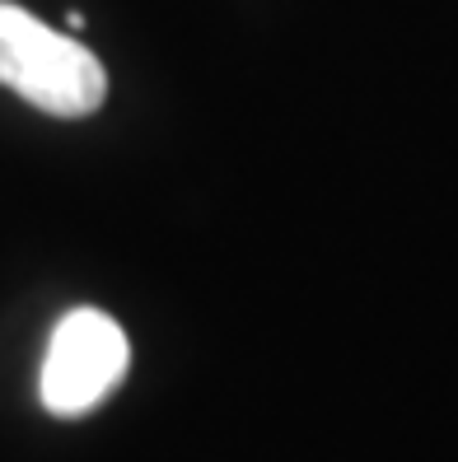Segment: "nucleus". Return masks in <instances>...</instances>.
Instances as JSON below:
<instances>
[{
    "label": "nucleus",
    "instance_id": "f257e3e1",
    "mask_svg": "<svg viewBox=\"0 0 458 462\" xmlns=\"http://www.w3.org/2000/svg\"><path fill=\"white\" fill-rule=\"evenodd\" d=\"M0 85L51 117H89L107 94V75L85 42L0 0Z\"/></svg>",
    "mask_w": 458,
    "mask_h": 462
},
{
    "label": "nucleus",
    "instance_id": "f03ea898",
    "mask_svg": "<svg viewBox=\"0 0 458 462\" xmlns=\"http://www.w3.org/2000/svg\"><path fill=\"white\" fill-rule=\"evenodd\" d=\"M131 365L126 332L98 309H70L47 341L38 397L51 416H85L122 383Z\"/></svg>",
    "mask_w": 458,
    "mask_h": 462
}]
</instances>
